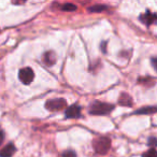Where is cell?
<instances>
[{"mask_svg":"<svg viewBox=\"0 0 157 157\" xmlns=\"http://www.w3.org/2000/svg\"><path fill=\"white\" fill-rule=\"evenodd\" d=\"M61 10H63V11H74V10H76V7L72 3H65V5L61 6Z\"/></svg>","mask_w":157,"mask_h":157,"instance_id":"obj_12","label":"cell"},{"mask_svg":"<svg viewBox=\"0 0 157 157\" xmlns=\"http://www.w3.org/2000/svg\"><path fill=\"white\" fill-rule=\"evenodd\" d=\"M139 18L144 25L150 26V25H152L153 23H155L157 21V14L152 13V12H150V11H146L144 14H141Z\"/></svg>","mask_w":157,"mask_h":157,"instance_id":"obj_5","label":"cell"},{"mask_svg":"<svg viewBox=\"0 0 157 157\" xmlns=\"http://www.w3.org/2000/svg\"><path fill=\"white\" fill-rule=\"evenodd\" d=\"M66 100L63 98H55L48 100L45 102V108L50 111H59L66 107Z\"/></svg>","mask_w":157,"mask_h":157,"instance_id":"obj_4","label":"cell"},{"mask_svg":"<svg viewBox=\"0 0 157 157\" xmlns=\"http://www.w3.org/2000/svg\"><path fill=\"white\" fill-rule=\"evenodd\" d=\"M148 145L150 146H156L157 145V139L156 138H154V137L150 138V139H148Z\"/></svg>","mask_w":157,"mask_h":157,"instance_id":"obj_15","label":"cell"},{"mask_svg":"<svg viewBox=\"0 0 157 157\" xmlns=\"http://www.w3.org/2000/svg\"><path fill=\"white\" fill-rule=\"evenodd\" d=\"M93 147L95 152L100 155H105L111 147V140L108 137H98L93 141Z\"/></svg>","mask_w":157,"mask_h":157,"instance_id":"obj_2","label":"cell"},{"mask_svg":"<svg viewBox=\"0 0 157 157\" xmlns=\"http://www.w3.org/2000/svg\"><path fill=\"white\" fill-rule=\"evenodd\" d=\"M3 139H5V133H3V131L0 130V144L2 143Z\"/></svg>","mask_w":157,"mask_h":157,"instance_id":"obj_19","label":"cell"},{"mask_svg":"<svg viewBox=\"0 0 157 157\" xmlns=\"http://www.w3.org/2000/svg\"><path fill=\"white\" fill-rule=\"evenodd\" d=\"M81 115V108L78 105H73L66 110V117L68 118H78Z\"/></svg>","mask_w":157,"mask_h":157,"instance_id":"obj_6","label":"cell"},{"mask_svg":"<svg viewBox=\"0 0 157 157\" xmlns=\"http://www.w3.org/2000/svg\"><path fill=\"white\" fill-rule=\"evenodd\" d=\"M113 109V105L101 102V101H94L90 107V113L93 115H105V114L111 113Z\"/></svg>","mask_w":157,"mask_h":157,"instance_id":"obj_1","label":"cell"},{"mask_svg":"<svg viewBox=\"0 0 157 157\" xmlns=\"http://www.w3.org/2000/svg\"><path fill=\"white\" fill-rule=\"evenodd\" d=\"M63 157H76V154L74 151L72 150H68V151H65L63 153Z\"/></svg>","mask_w":157,"mask_h":157,"instance_id":"obj_14","label":"cell"},{"mask_svg":"<svg viewBox=\"0 0 157 157\" xmlns=\"http://www.w3.org/2000/svg\"><path fill=\"white\" fill-rule=\"evenodd\" d=\"M142 157H157V151L154 150V148H150L144 153Z\"/></svg>","mask_w":157,"mask_h":157,"instance_id":"obj_13","label":"cell"},{"mask_svg":"<svg viewBox=\"0 0 157 157\" xmlns=\"http://www.w3.org/2000/svg\"><path fill=\"white\" fill-rule=\"evenodd\" d=\"M15 152V146L13 144H9L0 152V157H11Z\"/></svg>","mask_w":157,"mask_h":157,"instance_id":"obj_9","label":"cell"},{"mask_svg":"<svg viewBox=\"0 0 157 157\" xmlns=\"http://www.w3.org/2000/svg\"><path fill=\"white\" fill-rule=\"evenodd\" d=\"M105 45H107V42L103 41L102 43H101V50H102V52H103V53L107 52V51H105Z\"/></svg>","mask_w":157,"mask_h":157,"instance_id":"obj_18","label":"cell"},{"mask_svg":"<svg viewBox=\"0 0 157 157\" xmlns=\"http://www.w3.org/2000/svg\"><path fill=\"white\" fill-rule=\"evenodd\" d=\"M25 2H26V0H13L14 5H23Z\"/></svg>","mask_w":157,"mask_h":157,"instance_id":"obj_17","label":"cell"},{"mask_svg":"<svg viewBox=\"0 0 157 157\" xmlns=\"http://www.w3.org/2000/svg\"><path fill=\"white\" fill-rule=\"evenodd\" d=\"M118 102H120L121 105H124V107H130V105H132V98L126 93H123L121 95Z\"/></svg>","mask_w":157,"mask_h":157,"instance_id":"obj_8","label":"cell"},{"mask_svg":"<svg viewBox=\"0 0 157 157\" xmlns=\"http://www.w3.org/2000/svg\"><path fill=\"white\" fill-rule=\"evenodd\" d=\"M56 61V56H55V53L50 51V52H46L43 55V63L46 66H53Z\"/></svg>","mask_w":157,"mask_h":157,"instance_id":"obj_7","label":"cell"},{"mask_svg":"<svg viewBox=\"0 0 157 157\" xmlns=\"http://www.w3.org/2000/svg\"><path fill=\"white\" fill-rule=\"evenodd\" d=\"M157 111L156 107H145L142 108V109H139L136 113L137 114H148V113H155Z\"/></svg>","mask_w":157,"mask_h":157,"instance_id":"obj_10","label":"cell"},{"mask_svg":"<svg viewBox=\"0 0 157 157\" xmlns=\"http://www.w3.org/2000/svg\"><path fill=\"white\" fill-rule=\"evenodd\" d=\"M108 7L103 5H99V6H93V7L88 8V11L93 12V13H97V12H102L105 10H107Z\"/></svg>","mask_w":157,"mask_h":157,"instance_id":"obj_11","label":"cell"},{"mask_svg":"<svg viewBox=\"0 0 157 157\" xmlns=\"http://www.w3.org/2000/svg\"><path fill=\"white\" fill-rule=\"evenodd\" d=\"M151 63H152V66L155 69V71L157 72V57H153L152 60H151Z\"/></svg>","mask_w":157,"mask_h":157,"instance_id":"obj_16","label":"cell"},{"mask_svg":"<svg viewBox=\"0 0 157 157\" xmlns=\"http://www.w3.org/2000/svg\"><path fill=\"white\" fill-rule=\"evenodd\" d=\"M18 78H20L22 83H24L25 85H28V84H30L31 82L33 81V78H35V73H33L31 68L25 67L20 70V72H18Z\"/></svg>","mask_w":157,"mask_h":157,"instance_id":"obj_3","label":"cell"}]
</instances>
